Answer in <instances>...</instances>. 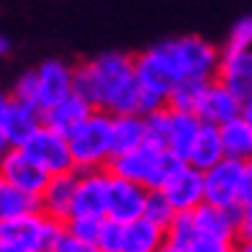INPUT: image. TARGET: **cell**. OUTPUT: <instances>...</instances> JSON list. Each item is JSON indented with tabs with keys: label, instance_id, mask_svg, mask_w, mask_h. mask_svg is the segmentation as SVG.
Masks as SVG:
<instances>
[{
	"label": "cell",
	"instance_id": "cell-3",
	"mask_svg": "<svg viewBox=\"0 0 252 252\" xmlns=\"http://www.w3.org/2000/svg\"><path fill=\"white\" fill-rule=\"evenodd\" d=\"M239 247V209L201 203L190 211V252H232Z\"/></svg>",
	"mask_w": 252,
	"mask_h": 252
},
{
	"label": "cell",
	"instance_id": "cell-24",
	"mask_svg": "<svg viewBox=\"0 0 252 252\" xmlns=\"http://www.w3.org/2000/svg\"><path fill=\"white\" fill-rule=\"evenodd\" d=\"M221 131V144L226 157L237 159H252V121L247 116H234L226 124L219 126Z\"/></svg>",
	"mask_w": 252,
	"mask_h": 252
},
{
	"label": "cell",
	"instance_id": "cell-28",
	"mask_svg": "<svg viewBox=\"0 0 252 252\" xmlns=\"http://www.w3.org/2000/svg\"><path fill=\"white\" fill-rule=\"evenodd\" d=\"M178 209L173 203H170V198L162 193V188H150V193H147V203H144V214L150 221H155L157 226H167L170 221L175 219Z\"/></svg>",
	"mask_w": 252,
	"mask_h": 252
},
{
	"label": "cell",
	"instance_id": "cell-13",
	"mask_svg": "<svg viewBox=\"0 0 252 252\" xmlns=\"http://www.w3.org/2000/svg\"><path fill=\"white\" fill-rule=\"evenodd\" d=\"M33 83H36V108L44 111L52 103L75 93V67L62 60H44L33 67Z\"/></svg>",
	"mask_w": 252,
	"mask_h": 252
},
{
	"label": "cell",
	"instance_id": "cell-34",
	"mask_svg": "<svg viewBox=\"0 0 252 252\" xmlns=\"http://www.w3.org/2000/svg\"><path fill=\"white\" fill-rule=\"evenodd\" d=\"M252 239V198L239 209V247Z\"/></svg>",
	"mask_w": 252,
	"mask_h": 252
},
{
	"label": "cell",
	"instance_id": "cell-29",
	"mask_svg": "<svg viewBox=\"0 0 252 252\" xmlns=\"http://www.w3.org/2000/svg\"><path fill=\"white\" fill-rule=\"evenodd\" d=\"M100 226H103V219H95V216H70V219L64 221L67 232H72L80 242L88 245L90 252H98Z\"/></svg>",
	"mask_w": 252,
	"mask_h": 252
},
{
	"label": "cell",
	"instance_id": "cell-8",
	"mask_svg": "<svg viewBox=\"0 0 252 252\" xmlns=\"http://www.w3.org/2000/svg\"><path fill=\"white\" fill-rule=\"evenodd\" d=\"M180 80H214L221 52L201 36H178L165 41Z\"/></svg>",
	"mask_w": 252,
	"mask_h": 252
},
{
	"label": "cell",
	"instance_id": "cell-35",
	"mask_svg": "<svg viewBox=\"0 0 252 252\" xmlns=\"http://www.w3.org/2000/svg\"><path fill=\"white\" fill-rule=\"evenodd\" d=\"M242 116H247V119L252 121V95H250V98L242 103Z\"/></svg>",
	"mask_w": 252,
	"mask_h": 252
},
{
	"label": "cell",
	"instance_id": "cell-15",
	"mask_svg": "<svg viewBox=\"0 0 252 252\" xmlns=\"http://www.w3.org/2000/svg\"><path fill=\"white\" fill-rule=\"evenodd\" d=\"M0 175L5 180H10L13 186L24 188L26 193H33V196H39L44 190V186H47V180H49V173L24 150V147H8L5 150L3 165H0Z\"/></svg>",
	"mask_w": 252,
	"mask_h": 252
},
{
	"label": "cell",
	"instance_id": "cell-10",
	"mask_svg": "<svg viewBox=\"0 0 252 252\" xmlns=\"http://www.w3.org/2000/svg\"><path fill=\"white\" fill-rule=\"evenodd\" d=\"M24 150L36 159V162L47 170L49 175L54 173H67V170H75L72 162V152H70V142L67 136L54 131L52 126L39 124L36 129L31 131V136L21 144Z\"/></svg>",
	"mask_w": 252,
	"mask_h": 252
},
{
	"label": "cell",
	"instance_id": "cell-37",
	"mask_svg": "<svg viewBox=\"0 0 252 252\" xmlns=\"http://www.w3.org/2000/svg\"><path fill=\"white\" fill-rule=\"evenodd\" d=\"M5 150H8V144H5V142H0V165H3V157H5Z\"/></svg>",
	"mask_w": 252,
	"mask_h": 252
},
{
	"label": "cell",
	"instance_id": "cell-11",
	"mask_svg": "<svg viewBox=\"0 0 252 252\" xmlns=\"http://www.w3.org/2000/svg\"><path fill=\"white\" fill-rule=\"evenodd\" d=\"M41 124V111L18 100L13 93L0 95V142L8 147H21L31 131Z\"/></svg>",
	"mask_w": 252,
	"mask_h": 252
},
{
	"label": "cell",
	"instance_id": "cell-1",
	"mask_svg": "<svg viewBox=\"0 0 252 252\" xmlns=\"http://www.w3.org/2000/svg\"><path fill=\"white\" fill-rule=\"evenodd\" d=\"M75 93L93 108L116 113H139V83L134 75V57L106 52L75 67Z\"/></svg>",
	"mask_w": 252,
	"mask_h": 252
},
{
	"label": "cell",
	"instance_id": "cell-23",
	"mask_svg": "<svg viewBox=\"0 0 252 252\" xmlns=\"http://www.w3.org/2000/svg\"><path fill=\"white\" fill-rule=\"evenodd\" d=\"M224 155V144H221V131L216 124H206L201 121V129L196 134V142L190 147V155L186 162L196 165L201 170H209L211 165H216Z\"/></svg>",
	"mask_w": 252,
	"mask_h": 252
},
{
	"label": "cell",
	"instance_id": "cell-14",
	"mask_svg": "<svg viewBox=\"0 0 252 252\" xmlns=\"http://www.w3.org/2000/svg\"><path fill=\"white\" fill-rule=\"evenodd\" d=\"M162 193L178 211H193L206 201V178L203 170L190 162H178V167L165 180Z\"/></svg>",
	"mask_w": 252,
	"mask_h": 252
},
{
	"label": "cell",
	"instance_id": "cell-6",
	"mask_svg": "<svg viewBox=\"0 0 252 252\" xmlns=\"http://www.w3.org/2000/svg\"><path fill=\"white\" fill-rule=\"evenodd\" d=\"M60 226L41 209L0 219V252H52Z\"/></svg>",
	"mask_w": 252,
	"mask_h": 252
},
{
	"label": "cell",
	"instance_id": "cell-5",
	"mask_svg": "<svg viewBox=\"0 0 252 252\" xmlns=\"http://www.w3.org/2000/svg\"><path fill=\"white\" fill-rule=\"evenodd\" d=\"M206 203L221 209H242L252 198V162L237 157H221L216 165L203 170Z\"/></svg>",
	"mask_w": 252,
	"mask_h": 252
},
{
	"label": "cell",
	"instance_id": "cell-19",
	"mask_svg": "<svg viewBox=\"0 0 252 252\" xmlns=\"http://www.w3.org/2000/svg\"><path fill=\"white\" fill-rule=\"evenodd\" d=\"M216 80L224 83L242 103L252 95V47L250 49H224L219 60Z\"/></svg>",
	"mask_w": 252,
	"mask_h": 252
},
{
	"label": "cell",
	"instance_id": "cell-4",
	"mask_svg": "<svg viewBox=\"0 0 252 252\" xmlns=\"http://www.w3.org/2000/svg\"><path fill=\"white\" fill-rule=\"evenodd\" d=\"M72 152L75 170H108L113 157V139H111V113L95 108L90 116L67 136Z\"/></svg>",
	"mask_w": 252,
	"mask_h": 252
},
{
	"label": "cell",
	"instance_id": "cell-21",
	"mask_svg": "<svg viewBox=\"0 0 252 252\" xmlns=\"http://www.w3.org/2000/svg\"><path fill=\"white\" fill-rule=\"evenodd\" d=\"M111 139H113V155L139 147L142 142L150 139L147 116H142V113H116V116H111Z\"/></svg>",
	"mask_w": 252,
	"mask_h": 252
},
{
	"label": "cell",
	"instance_id": "cell-38",
	"mask_svg": "<svg viewBox=\"0 0 252 252\" xmlns=\"http://www.w3.org/2000/svg\"><path fill=\"white\" fill-rule=\"evenodd\" d=\"M242 250H247V252H252V239H250V242H245V245H242Z\"/></svg>",
	"mask_w": 252,
	"mask_h": 252
},
{
	"label": "cell",
	"instance_id": "cell-33",
	"mask_svg": "<svg viewBox=\"0 0 252 252\" xmlns=\"http://www.w3.org/2000/svg\"><path fill=\"white\" fill-rule=\"evenodd\" d=\"M52 252H90V250H88V245L80 242V239H77L72 232H67L64 224H62L60 232H57V237H54Z\"/></svg>",
	"mask_w": 252,
	"mask_h": 252
},
{
	"label": "cell",
	"instance_id": "cell-22",
	"mask_svg": "<svg viewBox=\"0 0 252 252\" xmlns=\"http://www.w3.org/2000/svg\"><path fill=\"white\" fill-rule=\"evenodd\" d=\"M162 242H165V229L150 221L147 216L124 224L121 252H159Z\"/></svg>",
	"mask_w": 252,
	"mask_h": 252
},
{
	"label": "cell",
	"instance_id": "cell-17",
	"mask_svg": "<svg viewBox=\"0 0 252 252\" xmlns=\"http://www.w3.org/2000/svg\"><path fill=\"white\" fill-rule=\"evenodd\" d=\"M239 113H242V98H237L224 83H219L214 77L203 85V93H201L198 108H196V116L201 121L221 126L229 119L239 116Z\"/></svg>",
	"mask_w": 252,
	"mask_h": 252
},
{
	"label": "cell",
	"instance_id": "cell-25",
	"mask_svg": "<svg viewBox=\"0 0 252 252\" xmlns=\"http://www.w3.org/2000/svg\"><path fill=\"white\" fill-rule=\"evenodd\" d=\"M39 209V196L26 193L24 188L13 186L10 180L0 175V219H10V216L26 214Z\"/></svg>",
	"mask_w": 252,
	"mask_h": 252
},
{
	"label": "cell",
	"instance_id": "cell-26",
	"mask_svg": "<svg viewBox=\"0 0 252 252\" xmlns=\"http://www.w3.org/2000/svg\"><path fill=\"white\" fill-rule=\"evenodd\" d=\"M206 83H209V80H206ZM206 83H203V80H178V83L173 85V90L167 93V106L178 108V111L196 113Z\"/></svg>",
	"mask_w": 252,
	"mask_h": 252
},
{
	"label": "cell",
	"instance_id": "cell-36",
	"mask_svg": "<svg viewBox=\"0 0 252 252\" xmlns=\"http://www.w3.org/2000/svg\"><path fill=\"white\" fill-rule=\"evenodd\" d=\"M10 52V41L3 36V33H0V57H3V54H8Z\"/></svg>",
	"mask_w": 252,
	"mask_h": 252
},
{
	"label": "cell",
	"instance_id": "cell-12",
	"mask_svg": "<svg viewBox=\"0 0 252 252\" xmlns=\"http://www.w3.org/2000/svg\"><path fill=\"white\" fill-rule=\"evenodd\" d=\"M108 186H111L108 170H85V173L77 170V188H75L70 216L106 219L108 216Z\"/></svg>",
	"mask_w": 252,
	"mask_h": 252
},
{
	"label": "cell",
	"instance_id": "cell-30",
	"mask_svg": "<svg viewBox=\"0 0 252 252\" xmlns=\"http://www.w3.org/2000/svg\"><path fill=\"white\" fill-rule=\"evenodd\" d=\"M121 242H124V221L106 216L98 237V252H121Z\"/></svg>",
	"mask_w": 252,
	"mask_h": 252
},
{
	"label": "cell",
	"instance_id": "cell-2",
	"mask_svg": "<svg viewBox=\"0 0 252 252\" xmlns=\"http://www.w3.org/2000/svg\"><path fill=\"white\" fill-rule=\"evenodd\" d=\"M178 162H183V159H178L167 147L155 139H147L129 152L113 155L108 162V173L142 183L144 188H162Z\"/></svg>",
	"mask_w": 252,
	"mask_h": 252
},
{
	"label": "cell",
	"instance_id": "cell-7",
	"mask_svg": "<svg viewBox=\"0 0 252 252\" xmlns=\"http://www.w3.org/2000/svg\"><path fill=\"white\" fill-rule=\"evenodd\" d=\"M147 129H150V139L167 147L178 159L186 162L190 155V147L196 142V134L201 129V119L190 111L162 106L152 113H147Z\"/></svg>",
	"mask_w": 252,
	"mask_h": 252
},
{
	"label": "cell",
	"instance_id": "cell-20",
	"mask_svg": "<svg viewBox=\"0 0 252 252\" xmlns=\"http://www.w3.org/2000/svg\"><path fill=\"white\" fill-rule=\"evenodd\" d=\"M93 111L95 108L90 106L85 98H80L77 93H70L67 98L57 100V103H52L49 108L41 111V124H47V126H52L54 131L70 136Z\"/></svg>",
	"mask_w": 252,
	"mask_h": 252
},
{
	"label": "cell",
	"instance_id": "cell-27",
	"mask_svg": "<svg viewBox=\"0 0 252 252\" xmlns=\"http://www.w3.org/2000/svg\"><path fill=\"white\" fill-rule=\"evenodd\" d=\"M165 252H190V211H178L165 226Z\"/></svg>",
	"mask_w": 252,
	"mask_h": 252
},
{
	"label": "cell",
	"instance_id": "cell-9",
	"mask_svg": "<svg viewBox=\"0 0 252 252\" xmlns=\"http://www.w3.org/2000/svg\"><path fill=\"white\" fill-rule=\"evenodd\" d=\"M134 75H136V83H139L142 90H147L152 95H159L165 100H167V93L173 90V85L180 80L165 41L155 44V47L144 49L142 54L134 57Z\"/></svg>",
	"mask_w": 252,
	"mask_h": 252
},
{
	"label": "cell",
	"instance_id": "cell-32",
	"mask_svg": "<svg viewBox=\"0 0 252 252\" xmlns=\"http://www.w3.org/2000/svg\"><path fill=\"white\" fill-rule=\"evenodd\" d=\"M13 95H16L18 100H24V103H29V106L36 108V83H33V70L24 72V75L16 80Z\"/></svg>",
	"mask_w": 252,
	"mask_h": 252
},
{
	"label": "cell",
	"instance_id": "cell-18",
	"mask_svg": "<svg viewBox=\"0 0 252 252\" xmlns=\"http://www.w3.org/2000/svg\"><path fill=\"white\" fill-rule=\"evenodd\" d=\"M75 188H77V170L49 175L47 186H44V190L39 193V209L47 214L49 219L64 224L72 214Z\"/></svg>",
	"mask_w": 252,
	"mask_h": 252
},
{
	"label": "cell",
	"instance_id": "cell-39",
	"mask_svg": "<svg viewBox=\"0 0 252 252\" xmlns=\"http://www.w3.org/2000/svg\"><path fill=\"white\" fill-rule=\"evenodd\" d=\"M250 162H252V159H250Z\"/></svg>",
	"mask_w": 252,
	"mask_h": 252
},
{
	"label": "cell",
	"instance_id": "cell-16",
	"mask_svg": "<svg viewBox=\"0 0 252 252\" xmlns=\"http://www.w3.org/2000/svg\"><path fill=\"white\" fill-rule=\"evenodd\" d=\"M147 193L150 188H144L142 183H134L129 178L113 175L111 173V186H108V219L116 221H134L144 214Z\"/></svg>",
	"mask_w": 252,
	"mask_h": 252
},
{
	"label": "cell",
	"instance_id": "cell-31",
	"mask_svg": "<svg viewBox=\"0 0 252 252\" xmlns=\"http://www.w3.org/2000/svg\"><path fill=\"white\" fill-rule=\"evenodd\" d=\"M252 47V16H242L232 26L224 49H250Z\"/></svg>",
	"mask_w": 252,
	"mask_h": 252
}]
</instances>
